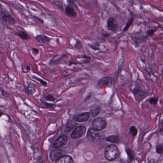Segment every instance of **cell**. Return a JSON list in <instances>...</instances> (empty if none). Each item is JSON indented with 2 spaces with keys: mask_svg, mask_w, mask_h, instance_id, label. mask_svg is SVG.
<instances>
[{
  "mask_svg": "<svg viewBox=\"0 0 163 163\" xmlns=\"http://www.w3.org/2000/svg\"><path fill=\"white\" fill-rule=\"evenodd\" d=\"M120 155L119 150L118 147L115 145H109L105 150V158L109 161H114Z\"/></svg>",
  "mask_w": 163,
  "mask_h": 163,
  "instance_id": "cell-1",
  "label": "cell"
},
{
  "mask_svg": "<svg viewBox=\"0 0 163 163\" xmlns=\"http://www.w3.org/2000/svg\"><path fill=\"white\" fill-rule=\"evenodd\" d=\"M87 136L89 140L95 142L102 138L103 137V135L101 131L96 130L93 128L89 129Z\"/></svg>",
  "mask_w": 163,
  "mask_h": 163,
  "instance_id": "cell-2",
  "label": "cell"
},
{
  "mask_svg": "<svg viewBox=\"0 0 163 163\" xmlns=\"http://www.w3.org/2000/svg\"><path fill=\"white\" fill-rule=\"evenodd\" d=\"M93 128L96 130H103L107 126V121L106 118L103 117H98L96 118L92 124Z\"/></svg>",
  "mask_w": 163,
  "mask_h": 163,
  "instance_id": "cell-3",
  "label": "cell"
},
{
  "mask_svg": "<svg viewBox=\"0 0 163 163\" xmlns=\"http://www.w3.org/2000/svg\"><path fill=\"white\" fill-rule=\"evenodd\" d=\"M0 15L2 23L6 25H13L16 23L15 18L12 17L11 15L4 11L1 12Z\"/></svg>",
  "mask_w": 163,
  "mask_h": 163,
  "instance_id": "cell-4",
  "label": "cell"
},
{
  "mask_svg": "<svg viewBox=\"0 0 163 163\" xmlns=\"http://www.w3.org/2000/svg\"><path fill=\"white\" fill-rule=\"evenodd\" d=\"M86 132V127L84 125H80L76 127L71 134V137L74 139L81 138Z\"/></svg>",
  "mask_w": 163,
  "mask_h": 163,
  "instance_id": "cell-5",
  "label": "cell"
},
{
  "mask_svg": "<svg viewBox=\"0 0 163 163\" xmlns=\"http://www.w3.org/2000/svg\"><path fill=\"white\" fill-rule=\"evenodd\" d=\"M68 141V137L65 135H63L62 136L58 138L54 141L52 147L54 148L58 149L63 147L65 145Z\"/></svg>",
  "mask_w": 163,
  "mask_h": 163,
  "instance_id": "cell-6",
  "label": "cell"
},
{
  "mask_svg": "<svg viewBox=\"0 0 163 163\" xmlns=\"http://www.w3.org/2000/svg\"><path fill=\"white\" fill-rule=\"evenodd\" d=\"M91 113L89 112H83L79 115H76L73 116V120L78 122H84L87 121L89 120L90 118Z\"/></svg>",
  "mask_w": 163,
  "mask_h": 163,
  "instance_id": "cell-7",
  "label": "cell"
},
{
  "mask_svg": "<svg viewBox=\"0 0 163 163\" xmlns=\"http://www.w3.org/2000/svg\"><path fill=\"white\" fill-rule=\"evenodd\" d=\"M107 28L112 32H116L118 29V25L113 17H110L107 21Z\"/></svg>",
  "mask_w": 163,
  "mask_h": 163,
  "instance_id": "cell-8",
  "label": "cell"
},
{
  "mask_svg": "<svg viewBox=\"0 0 163 163\" xmlns=\"http://www.w3.org/2000/svg\"><path fill=\"white\" fill-rule=\"evenodd\" d=\"M112 78L107 77L103 78L100 79L99 82H98L97 86L98 87H102V86H104V85H107V86L110 87V86H112Z\"/></svg>",
  "mask_w": 163,
  "mask_h": 163,
  "instance_id": "cell-9",
  "label": "cell"
},
{
  "mask_svg": "<svg viewBox=\"0 0 163 163\" xmlns=\"http://www.w3.org/2000/svg\"><path fill=\"white\" fill-rule=\"evenodd\" d=\"M73 159L70 155H62L58 159L55 163H73Z\"/></svg>",
  "mask_w": 163,
  "mask_h": 163,
  "instance_id": "cell-10",
  "label": "cell"
},
{
  "mask_svg": "<svg viewBox=\"0 0 163 163\" xmlns=\"http://www.w3.org/2000/svg\"><path fill=\"white\" fill-rule=\"evenodd\" d=\"M50 158L53 161H56L62 156V152L60 150H54L50 153Z\"/></svg>",
  "mask_w": 163,
  "mask_h": 163,
  "instance_id": "cell-11",
  "label": "cell"
},
{
  "mask_svg": "<svg viewBox=\"0 0 163 163\" xmlns=\"http://www.w3.org/2000/svg\"><path fill=\"white\" fill-rule=\"evenodd\" d=\"M65 13L67 16L71 18H74L77 17V14L74 10L73 7H71L70 6H67L65 9Z\"/></svg>",
  "mask_w": 163,
  "mask_h": 163,
  "instance_id": "cell-12",
  "label": "cell"
},
{
  "mask_svg": "<svg viewBox=\"0 0 163 163\" xmlns=\"http://www.w3.org/2000/svg\"><path fill=\"white\" fill-rule=\"evenodd\" d=\"M37 41L40 43H44L45 42H49L51 38L48 37L44 35H38L35 37Z\"/></svg>",
  "mask_w": 163,
  "mask_h": 163,
  "instance_id": "cell-13",
  "label": "cell"
},
{
  "mask_svg": "<svg viewBox=\"0 0 163 163\" xmlns=\"http://www.w3.org/2000/svg\"><path fill=\"white\" fill-rule=\"evenodd\" d=\"M25 91L28 94H33L36 91V87L34 84H30L28 87L25 88Z\"/></svg>",
  "mask_w": 163,
  "mask_h": 163,
  "instance_id": "cell-14",
  "label": "cell"
},
{
  "mask_svg": "<svg viewBox=\"0 0 163 163\" xmlns=\"http://www.w3.org/2000/svg\"><path fill=\"white\" fill-rule=\"evenodd\" d=\"M101 109L99 106L93 107L90 110V113L93 117H96L101 112Z\"/></svg>",
  "mask_w": 163,
  "mask_h": 163,
  "instance_id": "cell-15",
  "label": "cell"
},
{
  "mask_svg": "<svg viewBox=\"0 0 163 163\" xmlns=\"http://www.w3.org/2000/svg\"><path fill=\"white\" fill-rule=\"evenodd\" d=\"M106 141L112 144H117L119 141V138L116 135H111L106 138Z\"/></svg>",
  "mask_w": 163,
  "mask_h": 163,
  "instance_id": "cell-16",
  "label": "cell"
},
{
  "mask_svg": "<svg viewBox=\"0 0 163 163\" xmlns=\"http://www.w3.org/2000/svg\"><path fill=\"white\" fill-rule=\"evenodd\" d=\"M17 35L19 36L20 38L23 40H28L30 39V36L29 35L25 33V32L22 31H20L17 33Z\"/></svg>",
  "mask_w": 163,
  "mask_h": 163,
  "instance_id": "cell-17",
  "label": "cell"
},
{
  "mask_svg": "<svg viewBox=\"0 0 163 163\" xmlns=\"http://www.w3.org/2000/svg\"><path fill=\"white\" fill-rule=\"evenodd\" d=\"M77 125V123L75 121H73L69 119L67 121V127L68 129H73Z\"/></svg>",
  "mask_w": 163,
  "mask_h": 163,
  "instance_id": "cell-18",
  "label": "cell"
},
{
  "mask_svg": "<svg viewBox=\"0 0 163 163\" xmlns=\"http://www.w3.org/2000/svg\"><path fill=\"white\" fill-rule=\"evenodd\" d=\"M133 21H134V18L133 17H132L128 20L124 29V31L125 32H126V31L128 30V29L129 28V27H130L132 24L133 23Z\"/></svg>",
  "mask_w": 163,
  "mask_h": 163,
  "instance_id": "cell-19",
  "label": "cell"
},
{
  "mask_svg": "<svg viewBox=\"0 0 163 163\" xmlns=\"http://www.w3.org/2000/svg\"><path fill=\"white\" fill-rule=\"evenodd\" d=\"M130 133L133 136H135L137 134V129L135 126H132L130 128Z\"/></svg>",
  "mask_w": 163,
  "mask_h": 163,
  "instance_id": "cell-20",
  "label": "cell"
},
{
  "mask_svg": "<svg viewBox=\"0 0 163 163\" xmlns=\"http://www.w3.org/2000/svg\"><path fill=\"white\" fill-rule=\"evenodd\" d=\"M74 48L77 49H80L82 48V43L79 39H77L76 41V44L74 45Z\"/></svg>",
  "mask_w": 163,
  "mask_h": 163,
  "instance_id": "cell-21",
  "label": "cell"
},
{
  "mask_svg": "<svg viewBox=\"0 0 163 163\" xmlns=\"http://www.w3.org/2000/svg\"><path fill=\"white\" fill-rule=\"evenodd\" d=\"M44 99L47 101H54L55 98L52 94H47L44 96Z\"/></svg>",
  "mask_w": 163,
  "mask_h": 163,
  "instance_id": "cell-22",
  "label": "cell"
},
{
  "mask_svg": "<svg viewBox=\"0 0 163 163\" xmlns=\"http://www.w3.org/2000/svg\"><path fill=\"white\" fill-rule=\"evenodd\" d=\"M126 152H127V154L128 155V158H129L131 161H132V160H133V155L132 154L131 151L130 149H128L126 150Z\"/></svg>",
  "mask_w": 163,
  "mask_h": 163,
  "instance_id": "cell-23",
  "label": "cell"
},
{
  "mask_svg": "<svg viewBox=\"0 0 163 163\" xmlns=\"http://www.w3.org/2000/svg\"><path fill=\"white\" fill-rule=\"evenodd\" d=\"M68 2L69 5L71 7H73L74 5H76L75 3V0H67Z\"/></svg>",
  "mask_w": 163,
  "mask_h": 163,
  "instance_id": "cell-24",
  "label": "cell"
},
{
  "mask_svg": "<svg viewBox=\"0 0 163 163\" xmlns=\"http://www.w3.org/2000/svg\"><path fill=\"white\" fill-rule=\"evenodd\" d=\"M157 152L158 153H162L163 152V145H159L157 147Z\"/></svg>",
  "mask_w": 163,
  "mask_h": 163,
  "instance_id": "cell-25",
  "label": "cell"
},
{
  "mask_svg": "<svg viewBox=\"0 0 163 163\" xmlns=\"http://www.w3.org/2000/svg\"><path fill=\"white\" fill-rule=\"evenodd\" d=\"M149 101L151 104H155L158 102V99H156L155 98H153L150 99Z\"/></svg>",
  "mask_w": 163,
  "mask_h": 163,
  "instance_id": "cell-26",
  "label": "cell"
},
{
  "mask_svg": "<svg viewBox=\"0 0 163 163\" xmlns=\"http://www.w3.org/2000/svg\"><path fill=\"white\" fill-rule=\"evenodd\" d=\"M41 101H42V103H43V104L44 105L47 107L52 108L54 106V104H49V103H47L46 102H45L44 101H43V100H41Z\"/></svg>",
  "mask_w": 163,
  "mask_h": 163,
  "instance_id": "cell-27",
  "label": "cell"
},
{
  "mask_svg": "<svg viewBox=\"0 0 163 163\" xmlns=\"http://www.w3.org/2000/svg\"><path fill=\"white\" fill-rule=\"evenodd\" d=\"M34 78H35V79H36L37 81L40 82L41 83H42L43 85H47V83H46V82H44V81H43L42 79H40V78H38L35 77H34Z\"/></svg>",
  "mask_w": 163,
  "mask_h": 163,
  "instance_id": "cell-28",
  "label": "cell"
},
{
  "mask_svg": "<svg viewBox=\"0 0 163 163\" xmlns=\"http://www.w3.org/2000/svg\"><path fill=\"white\" fill-rule=\"evenodd\" d=\"M53 3H54L56 6H57L59 8L63 9V6H62V4L60 2H53Z\"/></svg>",
  "mask_w": 163,
  "mask_h": 163,
  "instance_id": "cell-29",
  "label": "cell"
},
{
  "mask_svg": "<svg viewBox=\"0 0 163 163\" xmlns=\"http://www.w3.org/2000/svg\"><path fill=\"white\" fill-rule=\"evenodd\" d=\"M33 51H34L35 53L38 54L39 53V50L38 49L36 48H33Z\"/></svg>",
  "mask_w": 163,
  "mask_h": 163,
  "instance_id": "cell-30",
  "label": "cell"
},
{
  "mask_svg": "<svg viewBox=\"0 0 163 163\" xmlns=\"http://www.w3.org/2000/svg\"><path fill=\"white\" fill-rule=\"evenodd\" d=\"M160 134H161L162 135H163V126H162V128H161V129H160Z\"/></svg>",
  "mask_w": 163,
  "mask_h": 163,
  "instance_id": "cell-31",
  "label": "cell"
},
{
  "mask_svg": "<svg viewBox=\"0 0 163 163\" xmlns=\"http://www.w3.org/2000/svg\"><path fill=\"white\" fill-rule=\"evenodd\" d=\"M27 68V70H28V71H29V70H30V67H29V66H28V67H27V68Z\"/></svg>",
  "mask_w": 163,
  "mask_h": 163,
  "instance_id": "cell-32",
  "label": "cell"
},
{
  "mask_svg": "<svg viewBox=\"0 0 163 163\" xmlns=\"http://www.w3.org/2000/svg\"><path fill=\"white\" fill-rule=\"evenodd\" d=\"M2 115H3V113L0 111V117H1L2 116Z\"/></svg>",
  "mask_w": 163,
  "mask_h": 163,
  "instance_id": "cell-33",
  "label": "cell"
},
{
  "mask_svg": "<svg viewBox=\"0 0 163 163\" xmlns=\"http://www.w3.org/2000/svg\"><path fill=\"white\" fill-rule=\"evenodd\" d=\"M162 30H163V28H162Z\"/></svg>",
  "mask_w": 163,
  "mask_h": 163,
  "instance_id": "cell-34",
  "label": "cell"
},
{
  "mask_svg": "<svg viewBox=\"0 0 163 163\" xmlns=\"http://www.w3.org/2000/svg\"><path fill=\"white\" fill-rule=\"evenodd\" d=\"M108 1H110V0H108Z\"/></svg>",
  "mask_w": 163,
  "mask_h": 163,
  "instance_id": "cell-35",
  "label": "cell"
}]
</instances>
